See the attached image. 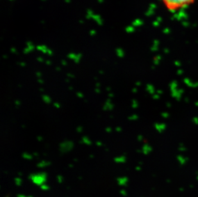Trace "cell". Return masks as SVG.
I'll return each instance as SVG.
<instances>
[{"instance_id":"1","label":"cell","mask_w":198,"mask_h":197,"mask_svg":"<svg viewBox=\"0 0 198 197\" xmlns=\"http://www.w3.org/2000/svg\"><path fill=\"white\" fill-rule=\"evenodd\" d=\"M165 7L170 10H176L192 4L194 0H162Z\"/></svg>"},{"instance_id":"2","label":"cell","mask_w":198,"mask_h":197,"mask_svg":"<svg viewBox=\"0 0 198 197\" xmlns=\"http://www.w3.org/2000/svg\"><path fill=\"white\" fill-rule=\"evenodd\" d=\"M48 175L46 172H38L32 173L29 175V179L33 184L41 186L47 182Z\"/></svg>"},{"instance_id":"3","label":"cell","mask_w":198,"mask_h":197,"mask_svg":"<svg viewBox=\"0 0 198 197\" xmlns=\"http://www.w3.org/2000/svg\"><path fill=\"white\" fill-rule=\"evenodd\" d=\"M73 147V143L71 142L67 141L62 143L60 145V150L62 153H67L71 151Z\"/></svg>"},{"instance_id":"4","label":"cell","mask_w":198,"mask_h":197,"mask_svg":"<svg viewBox=\"0 0 198 197\" xmlns=\"http://www.w3.org/2000/svg\"><path fill=\"white\" fill-rule=\"evenodd\" d=\"M117 184L120 186H126L128 184V179L126 177H125V176L119 177L117 179Z\"/></svg>"},{"instance_id":"5","label":"cell","mask_w":198,"mask_h":197,"mask_svg":"<svg viewBox=\"0 0 198 197\" xmlns=\"http://www.w3.org/2000/svg\"><path fill=\"white\" fill-rule=\"evenodd\" d=\"M51 164V162L48 161H41L39 163H38V164H37L38 168H44L48 167Z\"/></svg>"},{"instance_id":"6","label":"cell","mask_w":198,"mask_h":197,"mask_svg":"<svg viewBox=\"0 0 198 197\" xmlns=\"http://www.w3.org/2000/svg\"><path fill=\"white\" fill-rule=\"evenodd\" d=\"M125 161H126V158L125 156H117L114 158V161L117 163H125Z\"/></svg>"},{"instance_id":"7","label":"cell","mask_w":198,"mask_h":197,"mask_svg":"<svg viewBox=\"0 0 198 197\" xmlns=\"http://www.w3.org/2000/svg\"><path fill=\"white\" fill-rule=\"evenodd\" d=\"M14 182L17 186H21L22 184V182H23V180H22L21 177H17L14 179Z\"/></svg>"},{"instance_id":"8","label":"cell","mask_w":198,"mask_h":197,"mask_svg":"<svg viewBox=\"0 0 198 197\" xmlns=\"http://www.w3.org/2000/svg\"><path fill=\"white\" fill-rule=\"evenodd\" d=\"M40 188H41V189H42V191H48L49 189H50L49 186L46 183L44 184H42V186H40Z\"/></svg>"},{"instance_id":"9","label":"cell","mask_w":198,"mask_h":197,"mask_svg":"<svg viewBox=\"0 0 198 197\" xmlns=\"http://www.w3.org/2000/svg\"><path fill=\"white\" fill-rule=\"evenodd\" d=\"M23 157L25 159L27 160H30L32 159V155H30L29 154H28V153H24V154H23Z\"/></svg>"},{"instance_id":"10","label":"cell","mask_w":198,"mask_h":197,"mask_svg":"<svg viewBox=\"0 0 198 197\" xmlns=\"http://www.w3.org/2000/svg\"><path fill=\"white\" fill-rule=\"evenodd\" d=\"M57 180L58 183H60V184L62 183L63 181V177H62V175H57Z\"/></svg>"},{"instance_id":"11","label":"cell","mask_w":198,"mask_h":197,"mask_svg":"<svg viewBox=\"0 0 198 197\" xmlns=\"http://www.w3.org/2000/svg\"><path fill=\"white\" fill-rule=\"evenodd\" d=\"M17 197H33L32 195H25L24 194H19L17 195Z\"/></svg>"},{"instance_id":"12","label":"cell","mask_w":198,"mask_h":197,"mask_svg":"<svg viewBox=\"0 0 198 197\" xmlns=\"http://www.w3.org/2000/svg\"><path fill=\"white\" fill-rule=\"evenodd\" d=\"M120 193L121 194V195H122V196H126V195H127V193L125 190V189H121V190L120 191Z\"/></svg>"},{"instance_id":"13","label":"cell","mask_w":198,"mask_h":197,"mask_svg":"<svg viewBox=\"0 0 198 197\" xmlns=\"http://www.w3.org/2000/svg\"><path fill=\"white\" fill-rule=\"evenodd\" d=\"M6 197H10V196H7Z\"/></svg>"}]
</instances>
